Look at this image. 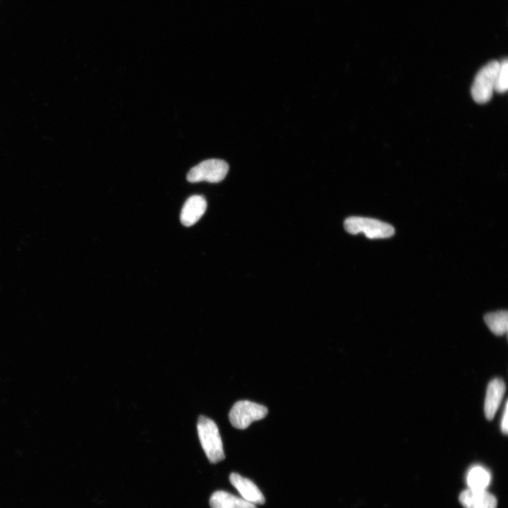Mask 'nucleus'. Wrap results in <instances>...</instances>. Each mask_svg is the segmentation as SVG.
<instances>
[{
    "mask_svg": "<svg viewBox=\"0 0 508 508\" xmlns=\"http://www.w3.org/2000/svg\"><path fill=\"white\" fill-rule=\"evenodd\" d=\"M210 505L211 508H257L242 497L223 490L216 491L211 495Z\"/></svg>",
    "mask_w": 508,
    "mask_h": 508,
    "instance_id": "nucleus-10",
    "label": "nucleus"
},
{
    "mask_svg": "<svg viewBox=\"0 0 508 508\" xmlns=\"http://www.w3.org/2000/svg\"><path fill=\"white\" fill-rule=\"evenodd\" d=\"M499 67L500 61H492L477 73L471 90L472 98L476 102L485 104L492 98Z\"/></svg>",
    "mask_w": 508,
    "mask_h": 508,
    "instance_id": "nucleus-2",
    "label": "nucleus"
},
{
    "mask_svg": "<svg viewBox=\"0 0 508 508\" xmlns=\"http://www.w3.org/2000/svg\"><path fill=\"white\" fill-rule=\"evenodd\" d=\"M491 481L490 472L481 466H473L466 475L468 488L486 490Z\"/></svg>",
    "mask_w": 508,
    "mask_h": 508,
    "instance_id": "nucleus-11",
    "label": "nucleus"
},
{
    "mask_svg": "<svg viewBox=\"0 0 508 508\" xmlns=\"http://www.w3.org/2000/svg\"><path fill=\"white\" fill-rule=\"evenodd\" d=\"M344 228L351 234L363 233L368 238H383L394 235V227L380 220L363 217H350L344 222Z\"/></svg>",
    "mask_w": 508,
    "mask_h": 508,
    "instance_id": "nucleus-3",
    "label": "nucleus"
},
{
    "mask_svg": "<svg viewBox=\"0 0 508 508\" xmlns=\"http://www.w3.org/2000/svg\"><path fill=\"white\" fill-rule=\"evenodd\" d=\"M267 413L266 406L248 400H241L232 406L229 418L234 428L244 430L253 422L264 418Z\"/></svg>",
    "mask_w": 508,
    "mask_h": 508,
    "instance_id": "nucleus-4",
    "label": "nucleus"
},
{
    "mask_svg": "<svg viewBox=\"0 0 508 508\" xmlns=\"http://www.w3.org/2000/svg\"><path fill=\"white\" fill-rule=\"evenodd\" d=\"M505 390V383L502 379L495 378L489 382L484 404L485 415L488 420L493 419L501 404Z\"/></svg>",
    "mask_w": 508,
    "mask_h": 508,
    "instance_id": "nucleus-7",
    "label": "nucleus"
},
{
    "mask_svg": "<svg viewBox=\"0 0 508 508\" xmlns=\"http://www.w3.org/2000/svg\"><path fill=\"white\" fill-rule=\"evenodd\" d=\"M198 437L201 446L212 464L225 458L222 441L216 423L210 418L200 416L197 423Z\"/></svg>",
    "mask_w": 508,
    "mask_h": 508,
    "instance_id": "nucleus-1",
    "label": "nucleus"
},
{
    "mask_svg": "<svg viewBox=\"0 0 508 508\" xmlns=\"http://www.w3.org/2000/svg\"><path fill=\"white\" fill-rule=\"evenodd\" d=\"M484 320L489 329L496 335L504 334L508 327L507 310H500L485 315Z\"/></svg>",
    "mask_w": 508,
    "mask_h": 508,
    "instance_id": "nucleus-12",
    "label": "nucleus"
},
{
    "mask_svg": "<svg viewBox=\"0 0 508 508\" xmlns=\"http://www.w3.org/2000/svg\"><path fill=\"white\" fill-rule=\"evenodd\" d=\"M508 88V62L506 59L500 62V67L497 73L495 91L498 93H504Z\"/></svg>",
    "mask_w": 508,
    "mask_h": 508,
    "instance_id": "nucleus-13",
    "label": "nucleus"
},
{
    "mask_svg": "<svg viewBox=\"0 0 508 508\" xmlns=\"http://www.w3.org/2000/svg\"><path fill=\"white\" fill-rule=\"evenodd\" d=\"M507 401H506L504 409V413L501 421V430L507 435L508 432V410H507Z\"/></svg>",
    "mask_w": 508,
    "mask_h": 508,
    "instance_id": "nucleus-14",
    "label": "nucleus"
},
{
    "mask_svg": "<svg viewBox=\"0 0 508 508\" xmlns=\"http://www.w3.org/2000/svg\"><path fill=\"white\" fill-rule=\"evenodd\" d=\"M229 480L243 500L255 505L265 503L264 495L250 480L241 476L238 473H232L229 476Z\"/></svg>",
    "mask_w": 508,
    "mask_h": 508,
    "instance_id": "nucleus-6",
    "label": "nucleus"
},
{
    "mask_svg": "<svg viewBox=\"0 0 508 508\" xmlns=\"http://www.w3.org/2000/svg\"><path fill=\"white\" fill-rule=\"evenodd\" d=\"M464 508H496L497 500L486 490L466 489L459 495Z\"/></svg>",
    "mask_w": 508,
    "mask_h": 508,
    "instance_id": "nucleus-8",
    "label": "nucleus"
},
{
    "mask_svg": "<svg viewBox=\"0 0 508 508\" xmlns=\"http://www.w3.org/2000/svg\"><path fill=\"white\" fill-rule=\"evenodd\" d=\"M207 202L203 196L193 195L188 198L181 212V222L186 226L195 224L204 214Z\"/></svg>",
    "mask_w": 508,
    "mask_h": 508,
    "instance_id": "nucleus-9",
    "label": "nucleus"
},
{
    "mask_svg": "<svg viewBox=\"0 0 508 508\" xmlns=\"http://www.w3.org/2000/svg\"><path fill=\"white\" fill-rule=\"evenodd\" d=\"M228 171L229 165L225 161L210 159L190 169L187 174V180L191 183L203 181L218 183L225 178Z\"/></svg>",
    "mask_w": 508,
    "mask_h": 508,
    "instance_id": "nucleus-5",
    "label": "nucleus"
}]
</instances>
